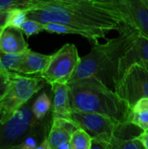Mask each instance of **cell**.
<instances>
[{
	"label": "cell",
	"mask_w": 148,
	"mask_h": 149,
	"mask_svg": "<svg viewBox=\"0 0 148 149\" xmlns=\"http://www.w3.org/2000/svg\"><path fill=\"white\" fill-rule=\"evenodd\" d=\"M28 18L43 24H61L92 34L98 40L124 24L91 0H57L35 3L26 10Z\"/></svg>",
	"instance_id": "6da1fadb"
},
{
	"label": "cell",
	"mask_w": 148,
	"mask_h": 149,
	"mask_svg": "<svg viewBox=\"0 0 148 149\" xmlns=\"http://www.w3.org/2000/svg\"><path fill=\"white\" fill-rule=\"evenodd\" d=\"M119 32L118 37L109 39L105 44H93L90 52L81 57L70 82L93 77L109 88H114L120 60L140 34L138 31L126 25H123Z\"/></svg>",
	"instance_id": "7a4b0ae2"
},
{
	"label": "cell",
	"mask_w": 148,
	"mask_h": 149,
	"mask_svg": "<svg viewBox=\"0 0 148 149\" xmlns=\"http://www.w3.org/2000/svg\"><path fill=\"white\" fill-rule=\"evenodd\" d=\"M68 86L72 111L101 114L120 125L128 124V106L99 79H82L71 81Z\"/></svg>",
	"instance_id": "3957f363"
},
{
	"label": "cell",
	"mask_w": 148,
	"mask_h": 149,
	"mask_svg": "<svg viewBox=\"0 0 148 149\" xmlns=\"http://www.w3.org/2000/svg\"><path fill=\"white\" fill-rule=\"evenodd\" d=\"M34 97L4 123H0V149L20 146L31 135L47 137L51 127L48 120H38L32 113Z\"/></svg>",
	"instance_id": "277c9868"
},
{
	"label": "cell",
	"mask_w": 148,
	"mask_h": 149,
	"mask_svg": "<svg viewBox=\"0 0 148 149\" xmlns=\"http://www.w3.org/2000/svg\"><path fill=\"white\" fill-rule=\"evenodd\" d=\"M46 84L39 76L32 77L10 72L7 89L0 100V123L10 120Z\"/></svg>",
	"instance_id": "5b68a950"
},
{
	"label": "cell",
	"mask_w": 148,
	"mask_h": 149,
	"mask_svg": "<svg viewBox=\"0 0 148 149\" xmlns=\"http://www.w3.org/2000/svg\"><path fill=\"white\" fill-rule=\"evenodd\" d=\"M116 17L120 22L148 38V2L147 0H91Z\"/></svg>",
	"instance_id": "8992f818"
},
{
	"label": "cell",
	"mask_w": 148,
	"mask_h": 149,
	"mask_svg": "<svg viewBox=\"0 0 148 149\" xmlns=\"http://www.w3.org/2000/svg\"><path fill=\"white\" fill-rule=\"evenodd\" d=\"M80 58L76 45L65 44L51 54L47 68L39 77L50 86L56 83L68 84L79 65Z\"/></svg>",
	"instance_id": "52a82bcc"
},
{
	"label": "cell",
	"mask_w": 148,
	"mask_h": 149,
	"mask_svg": "<svg viewBox=\"0 0 148 149\" xmlns=\"http://www.w3.org/2000/svg\"><path fill=\"white\" fill-rule=\"evenodd\" d=\"M115 93L131 109L141 99L148 98V70L140 65H132L116 83Z\"/></svg>",
	"instance_id": "ba28073f"
},
{
	"label": "cell",
	"mask_w": 148,
	"mask_h": 149,
	"mask_svg": "<svg viewBox=\"0 0 148 149\" xmlns=\"http://www.w3.org/2000/svg\"><path fill=\"white\" fill-rule=\"evenodd\" d=\"M69 120H72L79 128L88 133L93 140L106 145L110 144L123 126L101 114L75 111L72 112Z\"/></svg>",
	"instance_id": "9c48e42d"
},
{
	"label": "cell",
	"mask_w": 148,
	"mask_h": 149,
	"mask_svg": "<svg viewBox=\"0 0 148 149\" xmlns=\"http://www.w3.org/2000/svg\"><path fill=\"white\" fill-rule=\"evenodd\" d=\"M136 64L146 67L148 70V38L140 34L137 36L132 45L120 58L115 85L123 77L126 72L132 65Z\"/></svg>",
	"instance_id": "30bf717a"
},
{
	"label": "cell",
	"mask_w": 148,
	"mask_h": 149,
	"mask_svg": "<svg viewBox=\"0 0 148 149\" xmlns=\"http://www.w3.org/2000/svg\"><path fill=\"white\" fill-rule=\"evenodd\" d=\"M78 128V126L69 119L51 117V127L47 135L51 148L57 149L65 143H69L72 134Z\"/></svg>",
	"instance_id": "8fae6325"
},
{
	"label": "cell",
	"mask_w": 148,
	"mask_h": 149,
	"mask_svg": "<svg viewBox=\"0 0 148 149\" xmlns=\"http://www.w3.org/2000/svg\"><path fill=\"white\" fill-rule=\"evenodd\" d=\"M30 50L21 29L5 26L0 36V52L10 54L24 53Z\"/></svg>",
	"instance_id": "7c38bea8"
},
{
	"label": "cell",
	"mask_w": 148,
	"mask_h": 149,
	"mask_svg": "<svg viewBox=\"0 0 148 149\" xmlns=\"http://www.w3.org/2000/svg\"><path fill=\"white\" fill-rule=\"evenodd\" d=\"M53 94L51 117L70 119L72 112L70 101V91L68 84L56 83L51 85Z\"/></svg>",
	"instance_id": "4fadbf2b"
},
{
	"label": "cell",
	"mask_w": 148,
	"mask_h": 149,
	"mask_svg": "<svg viewBox=\"0 0 148 149\" xmlns=\"http://www.w3.org/2000/svg\"><path fill=\"white\" fill-rule=\"evenodd\" d=\"M51 58V54H42L33 52L32 50L30 49L24 53L23 62L20 65L17 73L26 76H39L47 68Z\"/></svg>",
	"instance_id": "5bb4252c"
},
{
	"label": "cell",
	"mask_w": 148,
	"mask_h": 149,
	"mask_svg": "<svg viewBox=\"0 0 148 149\" xmlns=\"http://www.w3.org/2000/svg\"><path fill=\"white\" fill-rule=\"evenodd\" d=\"M127 123L141 131H148V98L141 99L133 105L129 111Z\"/></svg>",
	"instance_id": "9a60e30c"
},
{
	"label": "cell",
	"mask_w": 148,
	"mask_h": 149,
	"mask_svg": "<svg viewBox=\"0 0 148 149\" xmlns=\"http://www.w3.org/2000/svg\"><path fill=\"white\" fill-rule=\"evenodd\" d=\"M44 31L49 33H54V34H71V35H78L84 38H86L90 42H92L93 44L98 43V39L91 33L69 27L61 24H56V23H47L44 24Z\"/></svg>",
	"instance_id": "2e32d148"
},
{
	"label": "cell",
	"mask_w": 148,
	"mask_h": 149,
	"mask_svg": "<svg viewBox=\"0 0 148 149\" xmlns=\"http://www.w3.org/2000/svg\"><path fill=\"white\" fill-rule=\"evenodd\" d=\"M52 107V102L49 95L43 92L41 94L38 95L32 104V113L35 118L38 120H44L48 113Z\"/></svg>",
	"instance_id": "e0dca14e"
},
{
	"label": "cell",
	"mask_w": 148,
	"mask_h": 149,
	"mask_svg": "<svg viewBox=\"0 0 148 149\" xmlns=\"http://www.w3.org/2000/svg\"><path fill=\"white\" fill-rule=\"evenodd\" d=\"M123 127L124 125L120 127L110 144H108L109 149H143L140 143L134 139L135 135L127 138L124 136Z\"/></svg>",
	"instance_id": "ac0fdd59"
},
{
	"label": "cell",
	"mask_w": 148,
	"mask_h": 149,
	"mask_svg": "<svg viewBox=\"0 0 148 149\" xmlns=\"http://www.w3.org/2000/svg\"><path fill=\"white\" fill-rule=\"evenodd\" d=\"M24 53L10 54V53H3L0 52V64L3 69L8 72L17 73L20 65L23 62Z\"/></svg>",
	"instance_id": "d6986e66"
},
{
	"label": "cell",
	"mask_w": 148,
	"mask_h": 149,
	"mask_svg": "<svg viewBox=\"0 0 148 149\" xmlns=\"http://www.w3.org/2000/svg\"><path fill=\"white\" fill-rule=\"evenodd\" d=\"M92 144V136L82 128H78L72 134L69 141L70 149H91Z\"/></svg>",
	"instance_id": "ffe728a7"
},
{
	"label": "cell",
	"mask_w": 148,
	"mask_h": 149,
	"mask_svg": "<svg viewBox=\"0 0 148 149\" xmlns=\"http://www.w3.org/2000/svg\"><path fill=\"white\" fill-rule=\"evenodd\" d=\"M34 3V0H0V11H10L13 10H27Z\"/></svg>",
	"instance_id": "44dd1931"
},
{
	"label": "cell",
	"mask_w": 148,
	"mask_h": 149,
	"mask_svg": "<svg viewBox=\"0 0 148 149\" xmlns=\"http://www.w3.org/2000/svg\"><path fill=\"white\" fill-rule=\"evenodd\" d=\"M28 19L26 10H13L9 11L8 22L6 26L15 27L21 29L23 24Z\"/></svg>",
	"instance_id": "7402d4cb"
},
{
	"label": "cell",
	"mask_w": 148,
	"mask_h": 149,
	"mask_svg": "<svg viewBox=\"0 0 148 149\" xmlns=\"http://www.w3.org/2000/svg\"><path fill=\"white\" fill-rule=\"evenodd\" d=\"M21 30L25 37L30 38L44 31V24L36 20L28 18L21 26Z\"/></svg>",
	"instance_id": "603a6c76"
},
{
	"label": "cell",
	"mask_w": 148,
	"mask_h": 149,
	"mask_svg": "<svg viewBox=\"0 0 148 149\" xmlns=\"http://www.w3.org/2000/svg\"><path fill=\"white\" fill-rule=\"evenodd\" d=\"M45 138L46 137L40 135H31L26 138L20 146H18L17 149H36Z\"/></svg>",
	"instance_id": "cb8c5ba5"
},
{
	"label": "cell",
	"mask_w": 148,
	"mask_h": 149,
	"mask_svg": "<svg viewBox=\"0 0 148 149\" xmlns=\"http://www.w3.org/2000/svg\"><path fill=\"white\" fill-rule=\"evenodd\" d=\"M9 74L10 72L0 69V100L2 99L7 89L9 84Z\"/></svg>",
	"instance_id": "d4e9b609"
},
{
	"label": "cell",
	"mask_w": 148,
	"mask_h": 149,
	"mask_svg": "<svg viewBox=\"0 0 148 149\" xmlns=\"http://www.w3.org/2000/svg\"><path fill=\"white\" fill-rule=\"evenodd\" d=\"M134 139L138 141L144 149H148V131H141L137 135L134 136Z\"/></svg>",
	"instance_id": "484cf974"
},
{
	"label": "cell",
	"mask_w": 148,
	"mask_h": 149,
	"mask_svg": "<svg viewBox=\"0 0 148 149\" xmlns=\"http://www.w3.org/2000/svg\"><path fill=\"white\" fill-rule=\"evenodd\" d=\"M9 11H0V27H5L8 22Z\"/></svg>",
	"instance_id": "4316f807"
},
{
	"label": "cell",
	"mask_w": 148,
	"mask_h": 149,
	"mask_svg": "<svg viewBox=\"0 0 148 149\" xmlns=\"http://www.w3.org/2000/svg\"><path fill=\"white\" fill-rule=\"evenodd\" d=\"M91 149H109V148H108V145H106L104 143H101L92 139V144Z\"/></svg>",
	"instance_id": "83f0119b"
},
{
	"label": "cell",
	"mask_w": 148,
	"mask_h": 149,
	"mask_svg": "<svg viewBox=\"0 0 148 149\" xmlns=\"http://www.w3.org/2000/svg\"><path fill=\"white\" fill-rule=\"evenodd\" d=\"M36 149H51L50 147V144L48 142V140H47V137L38 146V148Z\"/></svg>",
	"instance_id": "f1b7e54d"
},
{
	"label": "cell",
	"mask_w": 148,
	"mask_h": 149,
	"mask_svg": "<svg viewBox=\"0 0 148 149\" xmlns=\"http://www.w3.org/2000/svg\"><path fill=\"white\" fill-rule=\"evenodd\" d=\"M57 149H70V146H69V143H65L62 146H60Z\"/></svg>",
	"instance_id": "f546056e"
},
{
	"label": "cell",
	"mask_w": 148,
	"mask_h": 149,
	"mask_svg": "<svg viewBox=\"0 0 148 149\" xmlns=\"http://www.w3.org/2000/svg\"><path fill=\"white\" fill-rule=\"evenodd\" d=\"M51 1H57V0H34L35 3H39V2H51Z\"/></svg>",
	"instance_id": "4dcf8cb0"
},
{
	"label": "cell",
	"mask_w": 148,
	"mask_h": 149,
	"mask_svg": "<svg viewBox=\"0 0 148 149\" xmlns=\"http://www.w3.org/2000/svg\"><path fill=\"white\" fill-rule=\"evenodd\" d=\"M3 28H4V27H0V36H1V34H2V32H3Z\"/></svg>",
	"instance_id": "1f68e13d"
},
{
	"label": "cell",
	"mask_w": 148,
	"mask_h": 149,
	"mask_svg": "<svg viewBox=\"0 0 148 149\" xmlns=\"http://www.w3.org/2000/svg\"><path fill=\"white\" fill-rule=\"evenodd\" d=\"M18 148V147H17ZM17 148H10V149H17Z\"/></svg>",
	"instance_id": "d6a6232c"
},
{
	"label": "cell",
	"mask_w": 148,
	"mask_h": 149,
	"mask_svg": "<svg viewBox=\"0 0 148 149\" xmlns=\"http://www.w3.org/2000/svg\"><path fill=\"white\" fill-rule=\"evenodd\" d=\"M147 2H148V0H147Z\"/></svg>",
	"instance_id": "836d02e7"
},
{
	"label": "cell",
	"mask_w": 148,
	"mask_h": 149,
	"mask_svg": "<svg viewBox=\"0 0 148 149\" xmlns=\"http://www.w3.org/2000/svg\"><path fill=\"white\" fill-rule=\"evenodd\" d=\"M143 149H144V148H143Z\"/></svg>",
	"instance_id": "e575fe53"
}]
</instances>
